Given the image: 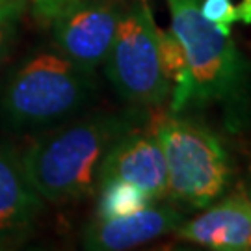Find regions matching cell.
Masks as SVG:
<instances>
[{
  "mask_svg": "<svg viewBox=\"0 0 251 251\" xmlns=\"http://www.w3.org/2000/svg\"><path fill=\"white\" fill-rule=\"evenodd\" d=\"M171 30L186 52L190 88L184 110L220 108L229 132L251 125V63L229 34L201 15V0H168Z\"/></svg>",
  "mask_w": 251,
  "mask_h": 251,
  "instance_id": "1",
  "label": "cell"
},
{
  "mask_svg": "<svg viewBox=\"0 0 251 251\" xmlns=\"http://www.w3.org/2000/svg\"><path fill=\"white\" fill-rule=\"evenodd\" d=\"M138 123L136 114H97L56 128L21 154L28 179L50 203L90 196L99 188L108 152Z\"/></svg>",
  "mask_w": 251,
  "mask_h": 251,
  "instance_id": "2",
  "label": "cell"
},
{
  "mask_svg": "<svg viewBox=\"0 0 251 251\" xmlns=\"http://www.w3.org/2000/svg\"><path fill=\"white\" fill-rule=\"evenodd\" d=\"M95 90L93 73L62 52H39L23 62L0 95V116L13 130L41 128L78 112Z\"/></svg>",
  "mask_w": 251,
  "mask_h": 251,
  "instance_id": "3",
  "label": "cell"
},
{
  "mask_svg": "<svg viewBox=\"0 0 251 251\" xmlns=\"http://www.w3.org/2000/svg\"><path fill=\"white\" fill-rule=\"evenodd\" d=\"M168 166V194L190 208H206L233 175L231 156L208 126L173 114L154 126Z\"/></svg>",
  "mask_w": 251,
  "mask_h": 251,
  "instance_id": "4",
  "label": "cell"
},
{
  "mask_svg": "<svg viewBox=\"0 0 251 251\" xmlns=\"http://www.w3.org/2000/svg\"><path fill=\"white\" fill-rule=\"evenodd\" d=\"M158 28L147 4L123 9L104 71L117 95L134 106H158L171 95L160 58Z\"/></svg>",
  "mask_w": 251,
  "mask_h": 251,
  "instance_id": "5",
  "label": "cell"
},
{
  "mask_svg": "<svg viewBox=\"0 0 251 251\" xmlns=\"http://www.w3.org/2000/svg\"><path fill=\"white\" fill-rule=\"evenodd\" d=\"M121 13L116 0H73L50 21L58 52L95 73L106 62Z\"/></svg>",
  "mask_w": 251,
  "mask_h": 251,
  "instance_id": "6",
  "label": "cell"
},
{
  "mask_svg": "<svg viewBox=\"0 0 251 251\" xmlns=\"http://www.w3.org/2000/svg\"><path fill=\"white\" fill-rule=\"evenodd\" d=\"M43 203L28 179L23 156L11 145L0 144V250L26 240L43 212Z\"/></svg>",
  "mask_w": 251,
  "mask_h": 251,
  "instance_id": "7",
  "label": "cell"
},
{
  "mask_svg": "<svg viewBox=\"0 0 251 251\" xmlns=\"http://www.w3.org/2000/svg\"><path fill=\"white\" fill-rule=\"evenodd\" d=\"M121 179L145 190L152 199L168 194V166L154 132L138 126L126 132L108 152L100 168V180Z\"/></svg>",
  "mask_w": 251,
  "mask_h": 251,
  "instance_id": "8",
  "label": "cell"
},
{
  "mask_svg": "<svg viewBox=\"0 0 251 251\" xmlns=\"http://www.w3.org/2000/svg\"><path fill=\"white\" fill-rule=\"evenodd\" d=\"M179 238L206 250H251V201L246 190H238L224 201L208 205L201 216L177 229Z\"/></svg>",
  "mask_w": 251,
  "mask_h": 251,
  "instance_id": "9",
  "label": "cell"
},
{
  "mask_svg": "<svg viewBox=\"0 0 251 251\" xmlns=\"http://www.w3.org/2000/svg\"><path fill=\"white\" fill-rule=\"evenodd\" d=\"M184 216L170 205L147 206L134 214L112 220L95 218L84 233V248L91 251H123L142 246L162 234L177 231Z\"/></svg>",
  "mask_w": 251,
  "mask_h": 251,
  "instance_id": "10",
  "label": "cell"
},
{
  "mask_svg": "<svg viewBox=\"0 0 251 251\" xmlns=\"http://www.w3.org/2000/svg\"><path fill=\"white\" fill-rule=\"evenodd\" d=\"M97 192H99V201H97L95 218L99 220L123 218L134 214L138 210H144L154 203V199L145 190L121 179L102 180Z\"/></svg>",
  "mask_w": 251,
  "mask_h": 251,
  "instance_id": "11",
  "label": "cell"
},
{
  "mask_svg": "<svg viewBox=\"0 0 251 251\" xmlns=\"http://www.w3.org/2000/svg\"><path fill=\"white\" fill-rule=\"evenodd\" d=\"M26 6V0H0V65L15 41L19 21Z\"/></svg>",
  "mask_w": 251,
  "mask_h": 251,
  "instance_id": "12",
  "label": "cell"
},
{
  "mask_svg": "<svg viewBox=\"0 0 251 251\" xmlns=\"http://www.w3.org/2000/svg\"><path fill=\"white\" fill-rule=\"evenodd\" d=\"M201 15L218 30L231 36V26L238 23L233 0H201Z\"/></svg>",
  "mask_w": 251,
  "mask_h": 251,
  "instance_id": "13",
  "label": "cell"
},
{
  "mask_svg": "<svg viewBox=\"0 0 251 251\" xmlns=\"http://www.w3.org/2000/svg\"><path fill=\"white\" fill-rule=\"evenodd\" d=\"M32 8L36 11L37 19L50 23L67 4H71L73 0H30Z\"/></svg>",
  "mask_w": 251,
  "mask_h": 251,
  "instance_id": "14",
  "label": "cell"
},
{
  "mask_svg": "<svg viewBox=\"0 0 251 251\" xmlns=\"http://www.w3.org/2000/svg\"><path fill=\"white\" fill-rule=\"evenodd\" d=\"M236 17L242 25H251V0H240L236 6Z\"/></svg>",
  "mask_w": 251,
  "mask_h": 251,
  "instance_id": "15",
  "label": "cell"
},
{
  "mask_svg": "<svg viewBox=\"0 0 251 251\" xmlns=\"http://www.w3.org/2000/svg\"><path fill=\"white\" fill-rule=\"evenodd\" d=\"M248 196H250V201H251V190H248Z\"/></svg>",
  "mask_w": 251,
  "mask_h": 251,
  "instance_id": "16",
  "label": "cell"
}]
</instances>
